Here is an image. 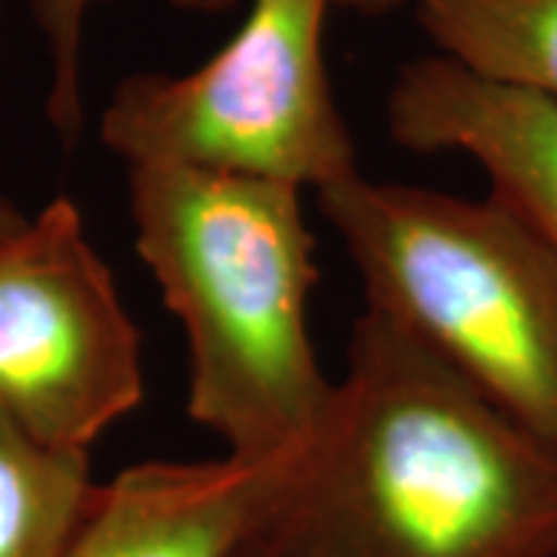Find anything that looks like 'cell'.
I'll use <instances>...</instances> for the list:
<instances>
[{
    "instance_id": "obj_1",
    "label": "cell",
    "mask_w": 557,
    "mask_h": 557,
    "mask_svg": "<svg viewBox=\"0 0 557 557\" xmlns=\"http://www.w3.org/2000/svg\"><path fill=\"white\" fill-rule=\"evenodd\" d=\"M270 557H557V456L379 307L251 545Z\"/></svg>"
},
{
    "instance_id": "obj_4",
    "label": "cell",
    "mask_w": 557,
    "mask_h": 557,
    "mask_svg": "<svg viewBox=\"0 0 557 557\" xmlns=\"http://www.w3.org/2000/svg\"><path fill=\"white\" fill-rule=\"evenodd\" d=\"M335 0H251L242 25L189 72H134L100 115L124 168H183L325 193L359 177L325 25Z\"/></svg>"
},
{
    "instance_id": "obj_5",
    "label": "cell",
    "mask_w": 557,
    "mask_h": 557,
    "mask_svg": "<svg viewBox=\"0 0 557 557\" xmlns=\"http://www.w3.org/2000/svg\"><path fill=\"white\" fill-rule=\"evenodd\" d=\"M143 397V335L60 196L0 245V409L47 446L90 453Z\"/></svg>"
},
{
    "instance_id": "obj_7",
    "label": "cell",
    "mask_w": 557,
    "mask_h": 557,
    "mask_svg": "<svg viewBox=\"0 0 557 557\" xmlns=\"http://www.w3.org/2000/svg\"><path fill=\"white\" fill-rule=\"evenodd\" d=\"M298 458L131 465L94 486L62 557H242L258 542Z\"/></svg>"
},
{
    "instance_id": "obj_9",
    "label": "cell",
    "mask_w": 557,
    "mask_h": 557,
    "mask_svg": "<svg viewBox=\"0 0 557 557\" xmlns=\"http://www.w3.org/2000/svg\"><path fill=\"white\" fill-rule=\"evenodd\" d=\"M90 453L60 449L0 409V557H62L94 496Z\"/></svg>"
},
{
    "instance_id": "obj_10",
    "label": "cell",
    "mask_w": 557,
    "mask_h": 557,
    "mask_svg": "<svg viewBox=\"0 0 557 557\" xmlns=\"http://www.w3.org/2000/svg\"><path fill=\"white\" fill-rule=\"evenodd\" d=\"M112 0H32L44 53H47V121L65 146L84 131V81L81 53L90 13Z\"/></svg>"
},
{
    "instance_id": "obj_12",
    "label": "cell",
    "mask_w": 557,
    "mask_h": 557,
    "mask_svg": "<svg viewBox=\"0 0 557 557\" xmlns=\"http://www.w3.org/2000/svg\"><path fill=\"white\" fill-rule=\"evenodd\" d=\"M25 220H28V214H22L20 208L0 193V245L10 239L13 233H20Z\"/></svg>"
},
{
    "instance_id": "obj_3",
    "label": "cell",
    "mask_w": 557,
    "mask_h": 557,
    "mask_svg": "<svg viewBox=\"0 0 557 557\" xmlns=\"http://www.w3.org/2000/svg\"><path fill=\"white\" fill-rule=\"evenodd\" d=\"M366 304L557 456V251L511 205L366 174L319 193Z\"/></svg>"
},
{
    "instance_id": "obj_13",
    "label": "cell",
    "mask_w": 557,
    "mask_h": 557,
    "mask_svg": "<svg viewBox=\"0 0 557 557\" xmlns=\"http://www.w3.org/2000/svg\"><path fill=\"white\" fill-rule=\"evenodd\" d=\"M242 557H270V555H263V552H258V548H248Z\"/></svg>"
},
{
    "instance_id": "obj_11",
    "label": "cell",
    "mask_w": 557,
    "mask_h": 557,
    "mask_svg": "<svg viewBox=\"0 0 557 557\" xmlns=\"http://www.w3.org/2000/svg\"><path fill=\"white\" fill-rule=\"evenodd\" d=\"M180 13H193V16H223L230 13L239 0H168ZM416 0H335V10H347L362 20H384L394 16L399 10L412 7Z\"/></svg>"
},
{
    "instance_id": "obj_2",
    "label": "cell",
    "mask_w": 557,
    "mask_h": 557,
    "mask_svg": "<svg viewBox=\"0 0 557 557\" xmlns=\"http://www.w3.org/2000/svg\"><path fill=\"white\" fill-rule=\"evenodd\" d=\"M300 196L267 180L127 168L137 258L186 335V416L258 465L304 456L335 399L310 338L319 267Z\"/></svg>"
},
{
    "instance_id": "obj_8",
    "label": "cell",
    "mask_w": 557,
    "mask_h": 557,
    "mask_svg": "<svg viewBox=\"0 0 557 557\" xmlns=\"http://www.w3.org/2000/svg\"><path fill=\"white\" fill-rule=\"evenodd\" d=\"M412 16L465 72L557 102V0H416Z\"/></svg>"
},
{
    "instance_id": "obj_6",
    "label": "cell",
    "mask_w": 557,
    "mask_h": 557,
    "mask_svg": "<svg viewBox=\"0 0 557 557\" xmlns=\"http://www.w3.org/2000/svg\"><path fill=\"white\" fill-rule=\"evenodd\" d=\"M384 124L406 152L468 156L490 180V193L557 251V102L490 84L428 53L399 65Z\"/></svg>"
}]
</instances>
